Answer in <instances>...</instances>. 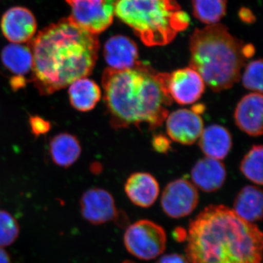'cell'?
<instances>
[{
    "label": "cell",
    "mask_w": 263,
    "mask_h": 263,
    "mask_svg": "<svg viewBox=\"0 0 263 263\" xmlns=\"http://www.w3.org/2000/svg\"><path fill=\"white\" fill-rule=\"evenodd\" d=\"M193 183L205 193L217 191L226 182V166L220 160L204 157L197 161L191 172Z\"/></svg>",
    "instance_id": "cell-15"
},
{
    "label": "cell",
    "mask_w": 263,
    "mask_h": 263,
    "mask_svg": "<svg viewBox=\"0 0 263 263\" xmlns=\"http://www.w3.org/2000/svg\"><path fill=\"white\" fill-rule=\"evenodd\" d=\"M114 15L148 47L169 44L190 23L177 0H117Z\"/></svg>",
    "instance_id": "cell-5"
},
{
    "label": "cell",
    "mask_w": 263,
    "mask_h": 263,
    "mask_svg": "<svg viewBox=\"0 0 263 263\" xmlns=\"http://www.w3.org/2000/svg\"><path fill=\"white\" fill-rule=\"evenodd\" d=\"M152 146L159 153H167L171 148V142L163 134H157L152 138Z\"/></svg>",
    "instance_id": "cell-27"
},
{
    "label": "cell",
    "mask_w": 263,
    "mask_h": 263,
    "mask_svg": "<svg viewBox=\"0 0 263 263\" xmlns=\"http://www.w3.org/2000/svg\"><path fill=\"white\" fill-rule=\"evenodd\" d=\"M199 194L196 186L188 180L179 179L170 182L161 196L164 214L173 219L186 217L196 209Z\"/></svg>",
    "instance_id": "cell-8"
},
{
    "label": "cell",
    "mask_w": 263,
    "mask_h": 263,
    "mask_svg": "<svg viewBox=\"0 0 263 263\" xmlns=\"http://www.w3.org/2000/svg\"><path fill=\"white\" fill-rule=\"evenodd\" d=\"M103 57L109 68L126 70L138 63V48L131 38L117 34L104 45Z\"/></svg>",
    "instance_id": "cell-14"
},
{
    "label": "cell",
    "mask_w": 263,
    "mask_h": 263,
    "mask_svg": "<svg viewBox=\"0 0 263 263\" xmlns=\"http://www.w3.org/2000/svg\"><path fill=\"white\" fill-rule=\"evenodd\" d=\"M199 140V146L205 155L219 160L226 158L233 145L229 130L219 124L204 129Z\"/></svg>",
    "instance_id": "cell-18"
},
{
    "label": "cell",
    "mask_w": 263,
    "mask_h": 263,
    "mask_svg": "<svg viewBox=\"0 0 263 263\" xmlns=\"http://www.w3.org/2000/svg\"><path fill=\"white\" fill-rule=\"evenodd\" d=\"M193 15L202 23L217 24L226 14L227 0H192Z\"/></svg>",
    "instance_id": "cell-22"
},
{
    "label": "cell",
    "mask_w": 263,
    "mask_h": 263,
    "mask_svg": "<svg viewBox=\"0 0 263 263\" xmlns=\"http://www.w3.org/2000/svg\"><path fill=\"white\" fill-rule=\"evenodd\" d=\"M124 191L128 198L137 206L148 208L157 200L160 194V185L157 179L148 173H135L126 181Z\"/></svg>",
    "instance_id": "cell-16"
},
{
    "label": "cell",
    "mask_w": 263,
    "mask_h": 263,
    "mask_svg": "<svg viewBox=\"0 0 263 263\" xmlns=\"http://www.w3.org/2000/svg\"><path fill=\"white\" fill-rule=\"evenodd\" d=\"M238 15H239L240 18L245 23L252 24L255 22V16H254L252 10L248 9V8H242L239 10Z\"/></svg>",
    "instance_id": "cell-30"
},
{
    "label": "cell",
    "mask_w": 263,
    "mask_h": 263,
    "mask_svg": "<svg viewBox=\"0 0 263 263\" xmlns=\"http://www.w3.org/2000/svg\"><path fill=\"white\" fill-rule=\"evenodd\" d=\"M9 84L11 89L17 91L25 87L27 80L24 76H14L10 78Z\"/></svg>",
    "instance_id": "cell-29"
},
{
    "label": "cell",
    "mask_w": 263,
    "mask_h": 263,
    "mask_svg": "<svg viewBox=\"0 0 263 263\" xmlns=\"http://www.w3.org/2000/svg\"><path fill=\"white\" fill-rule=\"evenodd\" d=\"M169 73L138 62L126 70L108 68L102 76L103 100L114 129L160 127L173 103L167 89Z\"/></svg>",
    "instance_id": "cell-2"
},
{
    "label": "cell",
    "mask_w": 263,
    "mask_h": 263,
    "mask_svg": "<svg viewBox=\"0 0 263 263\" xmlns=\"http://www.w3.org/2000/svg\"><path fill=\"white\" fill-rule=\"evenodd\" d=\"M48 152L53 164L70 167L79 160L82 152L79 138L68 133H61L51 138Z\"/></svg>",
    "instance_id": "cell-17"
},
{
    "label": "cell",
    "mask_w": 263,
    "mask_h": 263,
    "mask_svg": "<svg viewBox=\"0 0 263 263\" xmlns=\"http://www.w3.org/2000/svg\"><path fill=\"white\" fill-rule=\"evenodd\" d=\"M190 67L213 91L219 92L239 81L254 47L233 37L226 26L215 24L195 30L190 37Z\"/></svg>",
    "instance_id": "cell-4"
},
{
    "label": "cell",
    "mask_w": 263,
    "mask_h": 263,
    "mask_svg": "<svg viewBox=\"0 0 263 263\" xmlns=\"http://www.w3.org/2000/svg\"><path fill=\"white\" fill-rule=\"evenodd\" d=\"M235 124L249 136L262 134V95L253 92L246 95L235 108Z\"/></svg>",
    "instance_id": "cell-13"
},
{
    "label": "cell",
    "mask_w": 263,
    "mask_h": 263,
    "mask_svg": "<svg viewBox=\"0 0 263 263\" xmlns=\"http://www.w3.org/2000/svg\"><path fill=\"white\" fill-rule=\"evenodd\" d=\"M262 190L248 185L241 189L235 197L233 210L245 221L254 223L262 219Z\"/></svg>",
    "instance_id": "cell-20"
},
{
    "label": "cell",
    "mask_w": 263,
    "mask_h": 263,
    "mask_svg": "<svg viewBox=\"0 0 263 263\" xmlns=\"http://www.w3.org/2000/svg\"><path fill=\"white\" fill-rule=\"evenodd\" d=\"M117 0H66L70 18L88 32L98 35L111 25Z\"/></svg>",
    "instance_id": "cell-7"
},
{
    "label": "cell",
    "mask_w": 263,
    "mask_h": 263,
    "mask_svg": "<svg viewBox=\"0 0 263 263\" xmlns=\"http://www.w3.org/2000/svg\"><path fill=\"white\" fill-rule=\"evenodd\" d=\"M166 129L171 140L183 145H192L201 136L203 121L199 114L188 109H179L169 114Z\"/></svg>",
    "instance_id": "cell-11"
},
{
    "label": "cell",
    "mask_w": 263,
    "mask_h": 263,
    "mask_svg": "<svg viewBox=\"0 0 263 263\" xmlns=\"http://www.w3.org/2000/svg\"><path fill=\"white\" fill-rule=\"evenodd\" d=\"M167 89L173 100L180 105L196 103L205 91V83L191 67L179 69L170 73Z\"/></svg>",
    "instance_id": "cell-10"
},
{
    "label": "cell",
    "mask_w": 263,
    "mask_h": 263,
    "mask_svg": "<svg viewBox=\"0 0 263 263\" xmlns=\"http://www.w3.org/2000/svg\"><path fill=\"white\" fill-rule=\"evenodd\" d=\"M0 263H11L9 254L2 247H0Z\"/></svg>",
    "instance_id": "cell-31"
},
{
    "label": "cell",
    "mask_w": 263,
    "mask_h": 263,
    "mask_svg": "<svg viewBox=\"0 0 263 263\" xmlns=\"http://www.w3.org/2000/svg\"><path fill=\"white\" fill-rule=\"evenodd\" d=\"M20 227L9 212L0 211V247H9L18 238Z\"/></svg>",
    "instance_id": "cell-24"
},
{
    "label": "cell",
    "mask_w": 263,
    "mask_h": 263,
    "mask_svg": "<svg viewBox=\"0 0 263 263\" xmlns=\"http://www.w3.org/2000/svg\"><path fill=\"white\" fill-rule=\"evenodd\" d=\"M1 60L7 70L15 76H24L32 70V50L27 46L11 43L3 48Z\"/></svg>",
    "instance_id": "cell-21"
},
{
    "label": "cell",
    "mask_w": 263,
    "mask_h": 263,
    "mask_svg": "<svg viewBox=\"0 0 263 263\" xmlns=\"http://www.w3.org/2000/svg\"><path fill=\"white\" fill-rule=\"evenodd\" d=\"M242 84L246 89L262 94V60H254L246 67L242 76Z\"/></svg>",
    "instance_id": "cell-25"
},
{
    "label": "cell",
    "mask_w": 263,
    "mask_h": 263,
    "mask_svg": "<svg viewBox=\"0 0 263 263\" xmlns=\"http://www.w3.org/2000/svg\"><path fill=\"white\" fill-rule=\"evenodd\" d=\"M157 263H190L186 257L179 254H168L162 256Z\"/></svg>",
    "instance_id": "cell-28"
},
{
    "label": "cell",
    "mask_w": 263,
    "mask_h": 263,
    "mask_svg": "<svg viewBox=\"0 0 263 263\" xmlns=\"http://www.w3.org/2000/svg\"><path fill=\"white\" fill-rule=\"evenodd\" d=\"M69 100L71 106L79 112L91 111L102 98L99 85L87 77L78 79L69 86Z\"/></svg>",
    "instance_id": "cell-19"
},
{
    "label": "cell",
    "mask_w": 263,
    "mask_h": 263,
    "mask_svg": "<svg viewBox=\"0 0 263 263\" xmlns=\"http://www.w3.org/2000/svg\"><path fill=\"white\" fill-rule=\"evenodd\" d=\"M124 243L129 254L142 260L160 257L166 249L167 235L160 226L148 219H141L128 227Z\"/></svg>",
    "instance_id": "cell-6"
},
{
    "label": "cell",
    "mask_w": 263,
    "mask_h": 263,
    "mask_svg": "<svg viewBox=\"0 0 263 263\" xmlns=\"http://www.w3.org/2000/svg\"><path fill=\"white\" fill-rule=\"evenodd\" d=\"M37 24L30 10L23 7H13L7 10L1 20L3 35L12 43L30 42L34 38Z\"/></svg>",
    "instance_id": "cell-12"
},
{
    "label": "cell",
    "mask_w": 263,
    "mask_h": 263,
    "mask_svg": "<svg viewBox=\"0 0 263 263\" xmlns=\"http://www.w3.org/2000/svg\"><path fill=\"white\" fill-rule=\"evenodd\" d=\"M122 263H136V262H133V261H130V260H127V261H124V262H122Z\"/></svg>",
    "instance_id": "cell-32"
},
{
    "label": "cell",
    "mask_w": 263,
    "mask_h": 263,
    "mask_svg": "<svg viewBox=\"0 0 263 263\" xmlns=\"http://www.w3.org/2000/svg\"><path fill=\"white\" fill-rule=\"evenodd\" d=\"M186 238L190 263H262V231L224 205L205 208Z\"/></svg>",
    "instance_id": "cell-3"
},
{
    "label": "cell",
    "mask_w": 263,
    "mask_h": 263,
    "mask_svg": "<svg viewBox=\"0 0 263 263\" xmlns=\"http://www.w3.org/2000/svg\"><path fill=\"white\" fill-rule=\"evenodd\" d=\"M80 208L83 217L95 226L115 220L119 216L114 197L101 188L85 192L80 200Z\"/></svg>",
    "instance_id": "cell-9"
},
{
    "label": "cell",
    "mask_w": 263,
    "mask_h": 263,
    "mask_svg": "<svg viewBox=\"0 0 263 263\" xmlns=\"http://www.w3.org/2000/svg\"><path fill=\"white\" fill-rule=\"evenodd\" d=\"M262 146L254 145L240 162V170L247 179L262 185Z\"/></svg>",
    "instance_id": "cell-23"
},
{
    "label": "cell",
    "mask_w": 263,
    "mask_h": 263,
    "mask_svg": "<svg viewBox=\"0 0 263 263\" xmlns=\"http://www.w3.org/2000/svg\"><path fill=\"white\" fill-rule=\"evenodd\" d=\"M29 123L30 130L36 138L47 134L51 129V122L40 116H30Z\"/></svg>",
    "instance_id": "cell-26"
},
{
    "label": "cell",
    "mask_w": 263,
    "mask_h": 263,
    "mask_svg": "<svg viewBox=\"0 0 263 263\" xmlns=\"http://www.w3.org/2000/svg\"><path fill=\"white\" fill-rule=\"evenodd\" d=\"M29 47L33 56L32 82L40 94L50 95L91 75L100 41L97 34L68 17L38 32Z\"/></svg>",
    "instance_id": "cell-1"
}]
</instances>
